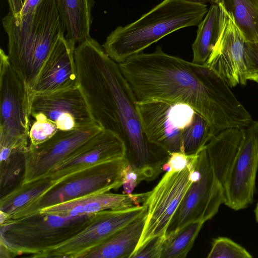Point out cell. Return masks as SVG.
<instances>
[{
    "label": "cell",
    "instance_id": "ba28073f",
    "mask_svg": "<svg viewBox=\"0 0 258 258\" xmlns=\"http://www.w3.org/2000/svg\"><path fill=\"white\" fill-rule=\"evenodd\" d=\"M27 86L0 50V147H28L31 126Z\"/></svg>",
    "mask_w": 258,
    "mask_h": 258
},
{
    "label": "cell",
    "instance_id": "44dd1931",
    "mask_svg": "<svg viewBox=\"0 0 258 258\" xmlns=\"http://www.w3.org/2000/svg\"><path fill=\"white\" fill-rule=\"evenodd\" d=\"M223 16L221 5L213 3L198 25L197 36L192 45L193 63L205 65L219 37Z\"/></svg>",
    "mask_w": 258,
    "mask_h": 258
},
{
    "label": "cell",
    "instance_id": "f1b7e54d",
    "mask_svg": "<svg viewBox=\"0 0 258 258\" xmlns=\"http://www.w3.org/2000/svg\"><path fill=\"white\" fill-rule=\"evenodd\" d=\"M244 57L246 79L256 82L258 81V42L245 43Z\"/></svg>",
    "mask_w": 258,
    "mask_h": 258
},
{
    "label": "cell",
    "instance_id": "83f0119b",
    "mask_svg": "<svg viewBox=\"0 0 258 258\" xmlns=\"http://www.w3.org/2000/svg\"><path fill=\"white\" fill-rule=\"evenodd\" d=\"M35 120L31 125L29 133V145H37L46 142L58 131L57 126L42 113L32 116Z\"/></svg>",
    "mask_w": 258,
    "mask_h": 258
},
{
    "label": "cell",
    "instance_id": "f546056e",
    "mask_svg": "<svg viewBox=\"0 0 258 258\" xmlns=\"http://www.w3.org/2000/svg\"><path fill=\"white\" fill-rule=\"evenodd\" d=\"M165 236L154 237L136 250L131 258H161Z\"/></svg>",
    "mask_w": 258,
    "mask_h": 258
},
{
    "label": "cell",
    "instance_id": "e0dca14e",
    "mask_svg": "<svg viewBox=\"0 0 258 258\" xmlns=\"http://www.w3.org/2000/svg\"><path fill=\"white\" fill-rule=\"evenodd\" d=\"M75 46L66 39L64 34L59 36L28 91L29 100L35 95L79 87Z\"/></svg>",
    "mask_w": 258,
    "mask_h": 258
},
{
    "label": "cell",
    "instance_id": "cb8c5ba5",
    "mask_svg": "<svg viewBox=\"0 0 258 258\" xmlns=\"http://www.w3.org/2000/svg\"><path fill=\"white\" fill-rule=\"evenodd\" d=\"M217 134L203 116L195 112L191 123L182 134V152L186 155L198 154Z\"/></svg>",
    "mask_w": 258,
    "mask_h": 258
},
{
    "label": "cell",
    "instance_id": "3957f363",
    "mask_svg": "<svg viewBox=\"0 0 258 258\" xmlns=\"http://www.w3.org/2000/svg\"><path fill=\"white\" fill-rule=\"evenodd\" d=\"M2 24L8 37L9 59L29 91L58 38L66 32L55 0L23 6L17 15L9 11Z\"/></svg>",
    "mask_w": 258,
    "mask_h": 258
},
{
    "label": "cell",
    "instance_id": "d6986e66",
    "mask_svg": "<svg viewBox=\"0 0 258 258\" xmlns=\"http://www.w3.org/2000/svg\"><path fill=\"white\" fill-rule=\"evenodd\" d=\"M147 212L113 233L83 258H131L141 238Z\"/></svg>",
    "mask_w": 258,
    "mask_h": 258
},
{
    "label": "cell",
    "instance_id": "7c38bea8",
    "mask_svg": "<svg viewBox=\"0 0 258 258\" xmlns=\"http://www.w3.org/2000/svg\"><path fill=\"white\" fill-rule=\"evenodd\" d=\"M146 205L96 213L82 231L67 241L40 254L39 257L83 258L91 250L147 211Z\"/></svg>",
    "mask_w": 258,
    "mask_h": 258
},
{
    "label": "cell",
    "instance_id": "9c48e42d",
    "mask_svg": "<svg viewBox=\"0 0 258 258\" xmlns=\"http://www.w3.org/2000/svg\"><path fill=\"white\" fill-rule=\"evenodd\" d=\"M137 109L148 141L169 155L182 152V134L196 111L187 104L158 99L138 101Z\"/></svg>",
    "mask_w": 258,
    "mask_h": 258
},
{
    "label": "cell",
    "instance_id": "5bb4252c",
    "mask_svg": "<svg viewBox=\"0 0 258 258\" xmlns=\"http://www.w3.org/2000/svg\"><path fill=\"white\" fill-rule=\"evenodd\" d=\"M222 8L223 16L219 37L205 65L222 78L229 87L245 85V42L231 16Z\"/></svg>",
    "mask_w": 258,
    "mask_h": 258
},
{
    "label": "cell",
    "instance_id": "ffe728a7",
    "mask_svg": "<svg viewBox=\"0 0 258 258\" xmlns=\"http://www.w3.org/2000/svg\"><path fill=\"white\" fill-rule=\"evenodd\" d=\"M63 23L65 38L75 45L90 38L94 0H55Z\"/></svg>",
    "mask_w": 258,
    "mask_h": 258
},
{
    "label": "cell",
    "instance_id": "9a60e30c",
    "mask_svg": "<svg viewBox=\"0 0 258 258\" xmlns=\"http://www.w3.org/2000/svg\"><path fill=\"white\" fill-rule=\"evenodd\" d=\"M30 105L31 116L43 114L60 131L79 129L95 122L79 87L34 96Z\"/></svg>",
    "mask_w": 258,
    "mask_h": 258
},
{
    "label": "cell",
    "instance_id": "30bf717a",
    "mask_svg": "<svg viewBox=\"0 0 258 258\" xmlns=\"http://www.w3.org/2000/svg\"><path fill=\"white\" fill-rule=\"evenodd\" d=\"M193 156L189 165L178 171H167L144 203L147 212L143 231L136 248L152 238L165 236L168 226L187 190L193 182Z\"/></svg>",
    "mask_w": 258,
    "mask_h": 258
},
{
    "label": "cell",
    "instance_id": "484cf974",
    "mask_svg": "<svg viewBox=\"0 0 258 258\" xmlns=\"http://www.w3.org/2000/svg\"><path fill=\"white\" fill-rule=\"evenodd\" d=\"M27 148L13 149L9 157L0 162V186L1 197L8 192L22 171H24L25 157Z\"/></svg>",
    "mask_w": 258,
    "mask_h": 258
},
{
    "label": "cell",
    "instance_id": "603a6c76",
    "mask_svg": "<svg viewBox=\"0 0 258 258\" xmlns=\"http://www.w3.org/2000/svg\"><path fill=\"white\" fill-rule=\"evenodd\" d=\"M245 42H258V0H219Z\"/></svg>",
    "mask_w": 258,
    "mask_h": 258
},
{
    "label": "cell",
    "instance_id": "836d02e7",
    "mask_svg": "<svg viewBox=\"0 0 258 258\" xmlns=\"http://www.w3.org/2000/svg\"><path fill=\"white\" fill-rule=\"evenodd\" d=\"M186 1L191 2H195V3H206L207 2H210V3H214V0H185Z\"/></svg>",
    "mask_w": 258,
    "mask_h": 258
},
{
    "label": "cell",
    "instance_id": "1f68e13d",
    "mask_svg": "<svg viewBox=\"0 0 258 258\" xmlns=\"http://www.w3.org/2000/svg\"><path fill=\"white\" fill-rule=\"evenodd\" d=\"M141 182L139 175L129 163L124 170L123 180V194H132L137 184Z\"/></svg>",
    "mask_w": 258,
    "mask_h": 258
},
{
    "label": "cell",
    "instance_id": "4316f807",
    "mask_svg": "<svg viewBox=\"0 0 258 258\" xmlns=\"http://www.w3.org/2000/svg\"><path fill=\"white\" fill-rule=\"evenodd\" d=\"M250 253L230 238L218 237L212 243L208 258H250Z\"/></svg>",
    "mask_w": 258,
    "mask_h": 258
},
{
    "label": "cell",
    "instance_id": "52a82bcc",
    "mask_svg": "<svg viewBox=\"0 0 258 258\" xmlns=\"http://www.w3.org/2000/svg\"><path fill=\"white\" fill-rule=\"evenodd\" d=\"M205 147L195 156L192 171L193 182L168 226L166 238L191 223H204L217 214L221 205L224 203V187Z\"/></svg>",
    "mask_w": 258,
    "mask_h": 258
},
{
    "label": "cell",
    "instance_id": "7402d4cb",
    "mask_svg": "<svg viewBox=\"0 0 258 258\" xmlns=\"http://www.w3.org/2000/svg\"><path fill=\"white\" fill-rule=\"evenodd\" d=\"M55 184L54 181L48 177L25 183H22L21 181L13 189L1 197L0 211L9 218L45 194Z\"/></svg>",
    "mask_w": 258,
    "mask_h": 258
},
{
    "label": "cell",
    "instance_id": "4fadbf2b",
    "mask_svg": "<svg viewBox=\"0 0 258 258\" xmlns=\"http://www.w3.org/2000/svg\"><path fill=\"white\" fill-rule=\"evenodd\" d=\"M103 128L96 122L83 128L60 131L46 142L29 145L25 153L21 182L27 183L45 176L85 142Z\"/></svg>",
    "mask_w": 258,
    "mask_h": 258
},
{
    "label": "cell",
    "instance_id": "4dcf8cb0",
    "mask_svg": "<svg viewBox=\"0 0 258 258\" xmlns=\"http://www.w3.org/2000/svg\"><path fill=\"white\" fill-rule=\"evenodd\" d=\"M194 155H186L183 152L171 153L162 166V171L167 172L182 170L189 165Z\"/></svg>",
    "mask_w": 258,
    "mask_h": 258
},
{
    "label": "cell",
    "instance_id": "d6a6232c",
    "mask_svg": "<svg viewBox=\"0 0 258 258\" xmlns=\"http://www.w3.org/2000/svg\"><path fill=\"white\" fill-rule=\"evenodd\" d=\"M9 6L10 12L14 15H18L21 11L23 6V0H7Z\"/></svg>",
    "mask_w": 258,
    "mask_h": 258
},
{
    "label": "cell",
    "instance_id": "7a4b0ae2",
    "mask_svg": "<svg viewBox=\"0 0 258 258\" xmlns=\"http://www.w3.org/2000/svg\"><path fill=\"white\" fill-rule=\"evenodd\" d=\"M79 88L94 121L123 141L125 157L143 180L162 171L166 154L146 137L137 109V99L118 63L90 37L74 51Z\"/></svg>",
    "mask_w": 258,
    "mask_h": 258
},
{
    "label": "cell",
    "instance_id": "2e32d148",
    "mask_svg": "<svg viewBox=\"0 0 258 258\" xmlns=\"http://www.w3.org/2000/svg\"><path fill=\"white\" fill-rule=\"evenodd\" d=\"M122 139L110 131L102 130L83 144L44 176L55 184L77 171L108 161L125 157Z\"/></svg>",
    "mask_w": 258,
    "mask_h": 258
},
{
    "label": "cell",
    "instance_id": "8992f818",
    "mask_svg": "<svg viewBox=\"0 0 258 258\" xmlns=\"http://www.w3.org/2000/svg\"><path fill=\"white\" fill-rule=\"evenodd\" d=\"M126 157L99 163L70 175L29 205L10 216L18 219L43 208L83 197L109 191L122 186L129 164Z\"/></svg>",
    "mask_w": 258,
    "mask_h": 258
},
{
    "label": "cell",
    "instance_id": "d4e9b609",
    "mask_svg": "<svg viewBox=\"0 0 258 258\" xmlns=\"http://www.w3.org/2000/svg\"><path fill=\"white\" fill-rule=\"evenodd\" d=\"M204 223H191L174 235L166 238L161 258L185 257L192 248Z\"/></svg>",
    "mask_w": 258,
    "mask_h": 258
},
{
    "label": "cell",
    "instance_id": "e575fe53",
    "mask_svg": "<svg viewBox=\"0 0 258 258\" xmlns=\"http://www.w3.org/2000/svg\"><path fill=\"white\" fill-rule=\"evenodd\" d=\"M254 214L256 221L258 223V202L254 210Z\"/></svg>",
    "mask_w": 258,
    "mask_h": 258
},
{
    "label": "cell",
    "instance_id": "d590c367",
    "mask_svg": "<svg viewBox=\"0 0 258 258\" xmlns=\"http://www.w3.org/2000/svg\"><path fill=\"white\" fill-rule=\"evenodd\" d=\"M219 0H214V2L215 3H218Z\"/></svg>",
    "mask_w": 258,
    "mask_h": 258
},
{
    "label": "cell",
    "instance_id": "8d00e7d4",
    "mask_svg": "<svg viewBox=\"0 0 258 258\" xmlns=\"http://www.w3.org/2000/svg\"><path fill=\"white\" fill-rule=\"evenodd\" d=\"M256 82H257V84H258V81H257Z\"/></svg>",
    "mask_w": 258,
    "mask_h": 258
},
{
    "label": "cell",
    "instance_id": "5b68a950",
    "mask_svg": "<svg viewBox=\"0 0 258 258\" xmlns=\"http://www.w3.org/2000/svg\"><path fill=\"white\" fill-rule=\"evenodd\" d=\"M95 214L74 217L38 212L8 219L0 224L1 257L22 254L38 257L82 231Z\"/></svg>",
    "mask_w": 258,
    "mask_h": 258
},
{
    "label": "cell",
    "instance_id": "6da1fadb",
    "mask_svg": "<svg viewBox=\"0 0 258 258\" xmlns=\"http://www.w3.org/2000/svg\"><path fill=\"white\" fill-rule=\"evenodd\" d=\"M138 101L158 99L188 105L217 133L245 128L250 113L224 80L206 65L165 53L161 46L118 63Z\"/></svg>",
    "mask_w": 258,
    "mask_h": 258
},
{
    "label": "cell",
    "instance_id": "8fae6325",
    "mask_svg": "<svg viewBox=\"0 0 258 258\" xmlns=\"http://www.w3.org/2000/svg\"><path fill=\"white\" fill-rule=\"evenodd\" d=\"M257 169L258 121H252L227 169L223 182L225 205L240 210L252 203Z\"/></svg>",
    "mask_w": 258,
    "mask_h": 258
},
{
    "label": "cell",
    "instance_id": "277c9868",
    "mask_svg": "<svg viewBox=\"0 0 258 258\" xmlns=\"http://www.w3.org/2000/svg\"><path fill=\"white\" fill-rule=\"evenodd\" d=\"M208 11L205 3L163 0L135 22L115 28L102 47L112 59L121 63L170 33L198 25Z\"/></svg>",
    "mask_w": 258,
    "mask_h": 258
},
{
    "label": "cell",
    "instance_id": "ac0fdd59",
    "mask_svg": "<svg viewBox=\"0 0 258 258\" xmlns=\"http://www.w3.org/2000/svg\"><path fill=\"white\" fill-rule=\"evenodd\" d=\"M149 194L150 191L136 194H118L108 191L46 207L38 212L75 217L92 214L105 210L124 209L144 204Z\"/></svg>",
    "mask_w": 258,
    "mask_h": 258
}]
</instances>
